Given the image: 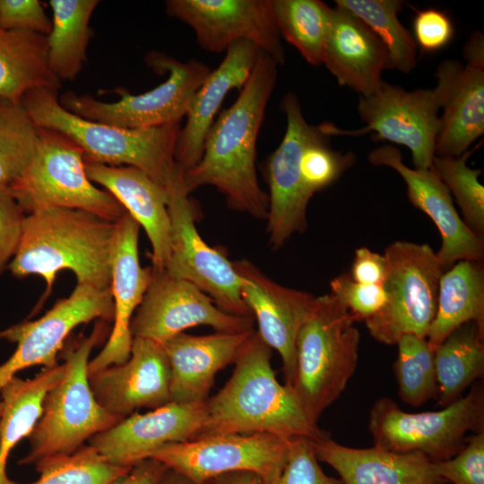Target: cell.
Returning <instances> with one entry per match:
<instances>
[{"label": "cell", "mask_w": 484, "mask_h": 484, "mask_svg": "<svg viewBox=\"0 0 484 484\" xmlns=\"http://www.w3.org/2000/svg\"><path fill=\"white\" fill-rule=\"evenodd\" d=\"M312 445L318 461L333 467L344 484H446L421 453L354 448L327 435L312 440Z\"/></svg>", "instance_id": "cell-28"}, {"label": "cell", "mask_w": 484, "mask_h": 484, "mask_svg": "<svg viewBox=\"0 0 484 484\" xmlns=\"http://www.w3.org/2000/svg\"><path fill=\"white\" fill-rule=\"evenodd\" d=\"M384 255L386 301L376 315L364 321L370 335L387 345L396 344L404 334L427 338L445 272L436 252L428 244L394 241Z\"/></svg>", "instance_id": "cell-10"}, {"label": "cell", "mask_w": 484, "mask_h": 484, "mask_svg": "<svg viewBox=\"0 0 484 484\" xmlns=\"http://www.w3.org/2000/svg\"><path fill=\"white\" fill-rule=\"evenodd\" d=\"M466 64L442 61L433 89L440 109L436 156L456 157L484 134V39L477 31L463 48Z\"/></svg>", "instance_id": "cell-16"}, {"label": "cell", "mask_w": 484, "mask_h": 484, "mask_svg": "<svg viewBox=\"0 0 484 484\" xmlns=\"http://www.w3.org/2000/svg\"><path fill=\"white\" fill-rule=\"evenodd\" d=\"M35 467L40 477L31 484H108L132 468L109 462L90 445L69 455L43 460Z\"/></svg>", "instance_id": "cell-39"}, {"label": "cell", "mask_w": 484, "mask_h": 484, "mask_svg": "<svg viewBox=\"0 0 484 484\" xmlns=\"http://www.w3.org/2000/svg\"><path fill=\"white\" fill-rule=\"evenodd\" d=\"M25 215L8 186L0 184V274L15 255Z\"/></svg>", "instance_id": "cell-46"}, {"label": "cell", "mask_w": 484, "mask_h": 484, "mask_svg": "<svg viewBox=\"0 0 484 484\" xmlns=\"http://www.w3.org/2000/svg\"><path fill=\"white\" fill-rule=\"evenodd\" d=\"M89 377L97 402L108 413L125 419L139 409L151 410L170 401V367L163 345L134 337L129 359Z\"/></svg>", "instance_id": "cell-21"}, {"label": "cell", "mask_w": 484, "mask_h": 484, "mask_svg": "<svg viewBox=\"0 0 484 484\" xmlns=\"http://www.w3.org/2000/svg\"><path fill=\"white\" fill-rule=\"evenodd\" d=\"M368 428L374 446L393 453H421L431 462L449 459L463 448L469 431H484L483 381L435 411L406 412L392 399L382 397L370 410Z\"/></svg>", "instance_id": "cell-8"}, {"label": "cell", "mask_w": 484, "mask_h": 484, "mask_svg": "<svg viewBox=\"0 0 484 484\" xmlns=\"http://www.w3.org/2000/svg\"><path fill=\"white\" fill-rule=\"evenodd\" d=\"M323 64L341 86L367 97L383 82L382 73L388 67V57L371 29L348 9L336 4L332 8Z\"/></svg>", "instance_id": "cell-27"}, {"label": "cell", "mask_w": 484, "mask_h": 484, "mask_svg": "<svg viewBox=\"0 0 484 484\" xmlns=\"http://www.w3.org/2000/svg\"><path fill=\"white\" fill-rule=\"evenodd\" d=\"M356 160L352 152L341 153L330 145V136L321 125L305 146L300 171L304 187L312 197L335 182Z\"/></svg>", "instance_id": "cell-40"}, {"label": "cell", "mask_w": 484, "mask_h": 484, "mask_svg": "<svg viewBox=\"0 0 484 484\" xmlns=\"http://www.w3.org/2000/svg\"><path fill=\"white\" fill-rule=\"evenodd\" d=\"M479 145L456 157L435 156L431 168L454 197L464 223L483 240L484 186L479 181L481 170L467 165L468 159Z\"/></svg>", "instance_id": "cell-37"}, {"label": "cell", "mask_w": 484, "mask_h": 484, "mask_svg": "<svg viewBox=\"0 0 484 484\" xmlns=\"http://www.w3.org/2000/svg\"><path fill=\"white\" fill-rule=\"evenodd\" d=\"M167 13L189 25L206 51H226L246 39L284 65L286 53L270 0H169Z\"/></svg>", "instance_id": "cell-17"}, {"label": "cell", "mask_w": 484, "mask_h": 484, "mask_svg": "<svg viewBox=\"0 0 484 484\" xmlns=\"http://www.w3.org/2000/svg\"><path fill=\"white\" fill-rule=\"evenodd\" d=\"M439 104L433 89L405 91L385 81L367 97L359 96L358 113L366 126L346 130L325 122L328 136H359L373 133L375 141H389L411 150L416 169H428L436 156Z\"/></svg>", "instance_id": "cell-12"}, {"label": "cell", "mask_w": 484, "mask_h": 484, "mask_svg": "<svg viewBox=\"0 0 484 484\" xmlns=\"http://www.w3.org/2000/svg\"><path fill=\"white\" fill-rule=\"evenodd\" d=\"M114 319L111 288L76 284L71 295L59 299L43 316L26 321L0 333V338L15 342L13 354L0 365V390L20 370L42 365H57L56 356L70 333L91 320ZM2 405L0 402V416Z\"/></svg>", "instance_id": "cell-14"}, {"label": "cell", "mask_w": 484, "mask_h": 484, "mask_svg": "<svg viewBox=\"0 0 484 484\" xmlns=\"http://www.w3.org/2000/svg\"><path fill=\"white\" fill-rule=\"evenodd\" d=\"M0 429H1V427H0Z\"/></svg>", "instance_id": "cell-51"}, {"label": "cell", "mask_w": 484, "mask_h": 484, "mask_svg": "<svg viewBox=\"0 0 484 484\" xmlns=\"http://www.w3.org/2000/svg\"><path fill=\"white\" fill-rule=\"evenodd\" d=\"M20 102L37 127L64 134L82 150L85 159L137 168L165 187L175 163L180 122L126 129L87 120L64 108L57 90L48 87L28 91Z\"/></svg>", "instance_id": "cell-4"}, {"label": "cell", "mask_w": 484, "mask_h": 484, "mask_svg": "<svg viewBox=\"0 0 484 484\" xmlns=\"http://www.w3.org/2000/svg\"><path fill=\"white\" fill-rule=\"evenodd\" d=\"M232 263L241 280L242 298L257 322L256 332L280 354L284 385L290 387L296 368L297 336L315 297L275 282L248 260Z\"/></svg>", "instance_id": "cell-20"}, {"label": "cell", "mask_w": 484, "mask_h": 484, "mask_svg": "<svg viewBox=\"0 0 484 484\" xmlns=\"http://www.w3.org/2000/svg\"><path fill=\"white\" fill-rule=\"evenodd\" d=\"M290 442L268 433L212 434L166 444L151 458L198 483L229 472L249 471L269 484L284 466Z\"/></svg>", "instance_id": "cell-13"}, {"label": "cell", "mask_w": 484, "mask_h": 484, "mask_svg": "<svg viewBox=\"0 0 484 484\" xmlns=\"http://www.w3.org/2000/svg\"><path fill=\"white\" fill-rule=\"evenodd\" d=\"M281 108L286 115V131L265 167L269 186L267 233L273 248H280L294 233H302L307 228L311 196L303 185L300 160L318 127L307 122L296 94H286Z\"/></svg>", "instance_id": "cell-18"}, {"label": "cell", "mask_w": 484, "mask_h": 484, "mask_svg": "<svg viewBox=\"0 0 484 484\" xmlns=\"http://www.w3.org/2000/svg\"><path fill=\"white\" fill-rule=\"evenodd\" d=\"M331 293L356 319L366 321L385 306L386 295L383 284H360L343 272L330 282Z\"/></svg>", "instance_id": "cell-43"}, {"label": "cell", "mask_w": 484, "mask_h": 484, "mask_svg": "<svg viewBox=\"0 0 484 484\" xmlns=\"http://www.w3.org/2000/svg\"><path fill=\"white\" fill-rule=\"evenodd\" d=\"M363 21L383 43L387 52L388 67L403 73L417 65V45L413 36L400 22V0H336Z\"/></svg>", "instance_id": "cell-35"}, {"label": "cell", "mask_w": 484, "mask_h": 484, "mask_svg": "<svg viewBox=\"0 0 484 484\" xmlns=\"http://www.w3.org/2000/svg\"><path fill=\"white\" fill-rule=\"evenodd\" d=\"M436 396L445 407L484 376V326L471 321L453 331L436 349Z\"/></svg>", "instance_id": "cell-32"}, {"label": "cell", "mask_w": 484, "mask_h": 484, "mask_svg": "<svg viewBox=\"0 0 484 484\" xmlns=\"http://www.w3.org/2000/svg\"><path fill=\"white\" fill-rule=\"evenodd\" d=\"M269 484H344L341 479L326 475L319 465L312 440L290 438L287 459L282 470Z\"/></svg>", "instance_id": "cell-41"}, {"label": "cell", "mask_w": 484, "mask_h": 484, "mask_svg": "<svg viewBox=\"0 0 484 484\" xmlns=\"http://www.w3.org/2000/svg\"><path fill=\"white\" fill-rule=\"evenodd\" d=\"M385 272V255L363 246L355 251L349 275L360 284H383Z\"/></svg>", "instance_id": "cell-47"}, {"label": "cell", "mask_w": 484, "mask_h": 484, "mask_svg": "<svg viewBox=\"0 0 484 484\" xmlns=\"http://www.w3.org/2000/svg\"><path fill=\"white\" fill-rule=\"evenodd\" d=\"M168 469L159 460L148 458L134 464L127 473L108 484H158Z\"/></svg>", "instance_id": "cell-48"}, {"label": "cell", "mask_w": 484, "mask_h": 484, "mask_svg": "<svg viewBox=\"0 0 484 484\" xmlns=\"http://www.w3.org/2000/svg\"><path fill=\"white\" fill-rule=\"evenodd\" d=\"M271 359L272 349L255 331L234 361L229 380L206 401L207 419L197 436L268 433L316 440L327 435L278 382Z\"/></svg>", "instance_id": "cell-3"}, {"label": "cell", "mask_w": 484, "mask_h": 484, "mask_svg": "<svg viewBox=\"0 0 484 484\" xmlns=\"http://www.w3.org/2000/svg\"><path fill=\"white\" fill-rule=\"evenodd\" d=\"M207 419L206 402H169L149 412L134 413L89 439L109 462L126 467L151 458L169 443L194 438Z\"/></svg>", "instance_id": "cell-19"}, {"label": "cell", "mask_w": 484, "mask_h": 484, "mask_svg": "<svg viewBox=\"0 0 484 484\" xmlns=\"http://www.w3.org/2000/svg\"><path fill=\"white\" fill-rule=\"evenodd\" d=\"M47 36L0 28V96L20 102L30 90L61 88L50 71Z\"/></svg>", "instance_id": "cell-31"}, {"label": "cell", "mask_w": 484, "mask_h": 484, "mask_svg": "<svg viewBox=\"0 0 484 484\" xmlns=\"http://www.w3.org/2000/svg\"><path fill=\"white\" fill-rule=\"evenodd\" d=\"M117 223L111 280L114 325L104 348L89 361L88 376L113 365H121L129 359L133 342L131 322L152 278L151 267L143 268L139 261L140 225L127 212Z\"/></svg>", "instance_id": "cell-23"}, {"label": "cell", "mask_w": 484, "mask_h": 484, "mask_svg": "<svg viewBox=\"0 0 484 484\" xmlns=\"http://www.w3.org/2000/svg\"><path fill=\"white\" fill-rule=\"evenodd\" d=\"M65 364L44 367L31 379L11 378L0 390V484H17L6 474L14 446L33 429L42 413L46 393L64 376Z\"/></svg>", "instance_id": "cell-30"}, {"label": "cell", "mask_w": 484, "mask_h": 484, "mask_svg": "<svg viewBox=\"0 0 484 484\" xmlns=\"http://www.w3.org/2000/svg\"><path fill=\"white\" fill-rule=\"evenodd\" d=\"M356 319L332 295L315 297L296 341V368L290 388L315 424L345 390L359 359Z\"/></svg>", "instance_id": "cell-6"}, {"label": "cell", "mask_w": 484, "mask_h": 484, "mask_svg": "<svg viewBox=\"0 0 484 484\" xmlns=\"http://www.w3.org/2000/svg\"><path fill=\"white\" fill-rule=\"evenodd\" d=\"M117 236V221L82 210L43 208L25 215L8 268L17 278L37 274L44 279L47 288L39 310L63 270L72 271L77 284L110 288Z\"/></svg>", "instance_id": "cell-2"}, {"label": "cell", "mask_w": 484, "mask_h": 484, "mask_svg": "<svg viewBox=\"0 0 484 484\" xmlns=\"http://www.w3.org/2000/svg\"><path fill=\"white\" fill-rule=\"evenodd\" d=\"M145 61L155 73H168L166 81L152 90L135 95L117 89L120 99L114 102L67 91L59 97L61 106L84 119L126 129L180 122L194 94L212 70L203 62H181L156 51L149 53Z\"/></svg>", "instance_id": "cell-9"}, {"label": "cell", "mask_w": 484, "mask_h": 484, "mask_svg": "<svg viewBox=\"0 0 484 484\" xmlns=\"http://www.w3.org/2000/svg\"><path fill=\"white\" fill-rule=\"evenodd\" d=\"M278 65L260 49L238 99L209 130L201 159L184 172L189 194L200 186H212L225 195L229 208L267 220L269 196L257 178L256 143L276 84Z\"/></svg>", "instance_id": "cell-1"}, {"label": "cell", "mask_w": 484, "mask_h": 484, "mask_svg": "<svg viewBox=\"0 0 484 484\" xmlns=\"http://www.w3.org/2000/svg\"><path fill=\"white\" fill-rule=\"evenodd\" d=\"M38 127L22 106L0 96V184L9 185L28 165Z\"/></svg>", "instance_id": "cell-38"}, {"label": "cell", "mask_w": 484, "mask_h": 484, "mask_svg": "<svg viewBox=\"0 0 484 484\" xmlns=\"http://www.w3.org/2000/svg\"><path fill=\"white\" fill-rule=\"evenodd\" d=\"M397 359L393 372L401 400L420 406L436 396L435 350L427 338L404 334L396 342Z\"/></svg>", "instance_id": "cell-36"}, {"label": "cell", "mask_w": 484, "mask_h": 484, "mask_svg": "<svg viewBox=\"0 0 484 484\" xmlns=\"http://www.w3.org/2000/svg\"><path fill=\"white\" fill-rule=\"evenodd\" d=\"M483 262L461 260L445 270L427 340L435 349L456 328L475 321L484 326Z\"/></svg>", "instance_id": "cell-29"}, {"label": "cell", "mask_w": 484, "mask_h": 484, "mask_svg": "<svg viewBox=\"0 0 484 484\" xmlns=\"http://www.w3.org/2000/svg\"><path fill=\"white\" fill-rule=\"evenodd\" d=\"M255 331L199 336L180 333L169 339L163 348L170 367V401L206 402L217 373L234 363Z\"/></svg>", "instance_id": "cell-24"}, {"label": "cell", "mask_w": 484, "mask_h": 484, "mask_svg": "<svg viewBox=\"0 0 484 484\" xmlns=\"http://www.w3.org/2000/svg\"><path fill=\"white\" fill-rule=\"evenodd\" d=\"M368 161L398 172L407 186L409 201L433 220L442 239L441 247L436 254L445 271L461 260L483 262V240L459 216L448 188L432 168L416 169L407 167L401 151L389 144L373 150Z\"/></svg>", "instance_id": "cell-22"}, {"label": "cell", "mask_w": 484, "mask_h": 484, "mask_svg": "<svg viewBox=\"0 0 484 484\" xmlns=\"http://www.w3.org/2000/svg\"><path fill=\"white\" fill-rule=\"evenodd\" d=\"M152 269V268H151ZM253 316L236 315L219 308L193 283L153 271L151 283L132 322L133 338L160 344L196 325H209L216 332L238 333L254 329Z\"/></svg>", "instance_id": "cell-15"}, {"label": "cell", "mask_w": 484, "mask_h": 484, "mask_svg": "<svg viewBox=\"0 0 484 484\" xmlns=\"http://www.w3.org/2000/svg\"><path fill=\"white\" fill-rule=\"evenodd\" d=\"M412 28L416 45L425 52H436L444 48L454 35L450 17L445 12L434 8L417 11Z\"/></svg>", "instance_id": "cell-45"}, {"label": "cell", "mask_w": 484, "mask_h": 484, "mask_svg": "<svg viewBox=\"0 0 484 484\" xmlns=\"http://www.w3.org/2000/svg\"><path fill=\"white\" fill-rule=\"evenodd\" d=\"M184 172L175 162L165 184L170 220V257L165 270L195 285L224 312L253 316L242 298L241 280L233 263L208 246L196 229L195 206L186 188Z\"/></svg>", "instance_id": "cell-11"}, {"label": "cell", "mask_w": 484, "mask_h": 484, "mask_svg": "<svg viewBox=\"0 0 484 484\" xmlns=\"http://www.w3.org/2000/svg\"><path fill=\"white\" fill-rule=\"evenodd\" d=\"M0 28L48 36L52 21L39 0H0Z\"/></svg>", "instance_id": "cell-44"}, {"label": "cell", "mask_w": 484, "mask_h": 484, "mask_svg": "<svg viewBox=\"0 0 484 484\" xmlns=\"http://www.w3.org/2000/svg\"><path fill=\"white\" fill-rule=\"evenodd\" d=\"M436 474L452 484H484V431L467 438L453 457L432 462Z\"/></svg>", "instance_id": "cell-42"}, {"label": "cell", "mask_w": 484, "mask_h": 484, "mask_svg": "<svg viewBox=\"0 0 484 484\" xmlns=\"http://www.w3.org/2000/svg\"><path fill=\"white\" fill-rule=\"evenodd\" d=\"M107 323L97 320L89 336H80L62 348L64 376L46 393L41 416L27 436L29 451L18 464L35 465L72 454L93 436L124 419L97 402L89 384L90 354L107 335Z\"/></svg>", "instance_id": "cell-5"}, {"label": "cell", "mask_w": 484, "mask_h": 484, "mask_svg": "<svg viewBox=\"0 0 484 484\" xmlns=\"http://www.w3.org/2000/svg\"><path fill=\"white\" fill-rule=\"evenodd\" d=\"M158 484H203L198 483L188 477L172 470L168 469Z\"/></svg>", "instance_id": "cell-50"}, {"label": "cell", "mask_w": 484, "mask_h": 484, "mask_svg": "<svg viewBox=\"0 0 484 484\" xmlns=\"http://www.w3.org/2000/svg\"><path fill=\"white\" fill-rule=\"evenodd\" d=\"M98 0H50L52 29L48 38L50 71L61 80L74 79L86 61L90 21Z\"/></svg>", "instance_id": "cell-33"}, {"label": "cell", "mask_w": 484, "mask_h": 484, "mask_svg": "<svg viewBox=\"0 0 484 484\" xmlns=\"http://www.w3.org/2000/svg\"><path fill=\"white\" fill-rule=\"evenodd\" d=\"M84 165L90 180L111 194L145 230L152 248V270H165L170 257V220L165 187L134 167L110 166L85 158Z\"/></svg>", "instance_id": "cell-26"}, {"label": "cell", "mask_w": 484, "mask_h": 484, "mask_svg": "<svg viewBox=\"0 0 484 484\" xmlns=\"http://www.w3.org/2000/svg\"><path fill=\"white\" fill-rule=\"evenodd\" d=\"M8 187L25 214L56 207L117 221L126 212L111 194L90 180L82 150L64 134L48 128L38 127L32 156Z\"/></svg>", "instance_id": "cell-7"}, {"label": "cell", "mask_w": 484, "mask_h": 484, "mask_svg": "<svg viewBox=\"0 0 484 484\" xmlns=\"http://www.w3.org/2000/svg\"><path fill=\"white\" fill-rule=\"evenodd\" d=\"M204 484H263V481L255 473L234 471L212 478Z\"/></svg>", "instance_id": "cell-49"}, {"label": "cell", "mask_w": 484, "mask_h": 484, "mask_svg": "<svg viewBox=\"0 0 484 484\" xmlns=\"http://www.w3.org/2000/svg\"><path fill=\"white\" fill-rule=\"evenodd\" d=\"M260 48L242 39L227 50L219 66L211 71L194 94L186 114L185 126L177 140L174 159L185 171L193 168L202 157L206 135L225 97L233 90L239 91L247 81Z\"/></svg>", "instance_id": "cell-25"}, {"label": "cell", "mask_w": 484, "mask_h": 484, "mask_svg": "<svg viewBox=\"0 0 484 484\" xmlns=\"http://www.w3.org/2000/svg\"><path fill=\"white\" fill-rule=\"evenodd\" d=\"M270 4L281 37L295 47L307 63L322 65L332 7L319 0H270Z\"/></svg>", "instance_id": "cell-34"}]
</instances>
